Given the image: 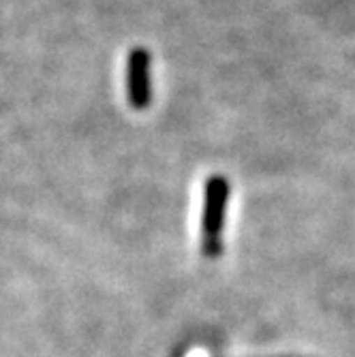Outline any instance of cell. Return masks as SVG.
<instances>
[{
	"instance_id": "cell-1",
	"label": "cell",
	"mask_w": 355,
	"mask_h": 357,
	"mask_svg": "<svg viewBox=\"0 0 355 357\" xmlns=\"http://www.w3.org/2000/svg\"><path fill=\"white\" fill-rule=\"evenodd\" d=\"M229 204V180L225 176H210L204 186L202 208V255L216 259L222 252L225 214Z\"/></svg>"
},
{
	"instance_id": "cell-2",
	"label": "cell",
	"mask_w": 355,
	"mask_h": 357,
	"mask_svg": "<svg viewBox=\"0 0 355 357\" xmlns=\"http://www.w3.org/2000/svg\"><path fill=\"white\" fill-rule=\"evenodd\" d=\"M150 52L146 47H133L126 60V99L128 105L137 112H144L152 101L150 84Z\"/></svg>"
}]
</instances>
